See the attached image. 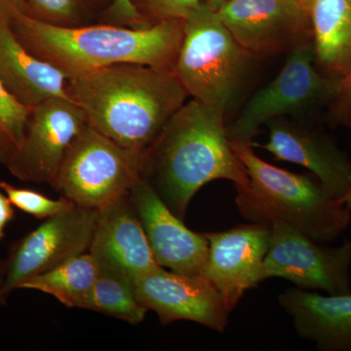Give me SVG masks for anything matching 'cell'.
<instances>
[{
    "instance_id": "1",
    "label": "cell",
    "mask_w": 351,
    "mask_h": 351,
    "mask_svg": "<svg viewBox=\"0 0 351 351\" xmlns=\"http://www.w3.org/2000/svg\"><path fill=\"white\" fill-rule=\"evenodd\" d=\"M68 94L95 130L143 154L189 98L174 71L133 63L69 76Z\"/></svg>"
},
{
    "instance_id": "2",
    "label": "cell",
    "mask_w": 351,
    "mask_h": 351,
    "mask_svg": "<svg viewBox=\"0 0 351 351\" xmlns=\"http://www.w3.org/2000/svg\"><path fill=\"white\" fill-rule=\"evenodd\" d=\"M141 178L182 219L193 196L205 184L228 180L239 191L250 184L233 151L226 117L193 99L171 117L145 152Z\"/></svg>"
},
{
    "instance_id": "3",
    "label": "cell",
    "mask_w": 351,
    "mask_h": 351,
    "mask_svg": "<svg viewBox=\"0 0 351 351\" xmlns=\"http://www.w3.org/2000/svg\"><path fill=\"white\" fill-rule=\"evenodd\" d=\"M20 43L66 77L112 64L133 63L174 71L184 36V20L151 27L58 25L24 12H9Z\"/></svg>"
},
{
    "instance_id": "4",
    "label": "cell",
    "mask_w": 351,
    "mask_h": 351,
    "mask_svg": "<svg viewBox=\"0 0 351 351\" xmlns=\"http://www.w3.org/2000/svg\"><path fill=\"white\" fill-rule=\"evenodd\" d=\"M248 174V188L237 191V208L252 223L282 221L319 243L336 241L351 211L311 173L295 174L263 160L252 144L232 142Z\"/></svg>"
},
{
    "instance_id": "5",
    "label": "cell",
    "mask_w": 351,
    "mask_h": 351,
    "mask_svg": "<svg viewBox=\"0 0 351 351\" xmlns=\"http://www.w3.org/2000/svg\"><path fill=\"white\" fill-rule=\"evenodd\" d=\"M254 61L204 2L184 20L174 73L193 100L226 117Z\"/></svg>"
},
{
    "instance_id": "6",
    "label": "cell",
    "mask_w": 351,
    "mask_h": 351,
    "mask_svg": "<svg viewBox=\"0 0 351 351\" xmlns=\"http://www.w3.org/2000/svg\"><path fill=\"white\" fill-rule=\"evenodd\" d=\"M279 75L254 95L237 119L226 125L232 142L252 144L262 126L279 117L313 119L329 107L339 78L323 73L316 64L313 43L289 53Z\"/></svg>"
},
{
    "instance_id": "7",
    "label": "cell",
    "mask_w": 351,
    "mask_h": 351,
    "mask_svg": "<svg viewBox=\"0 0 351 351\" xmlns=\"http://www.w3.org/2000/svg\"><path fill=\"white\" fill-rule=\"evenodd\" d=\"M144 156L87 124L69 145L52 186L77 206L99 210L128 195Z\"/></svg>"
},
{
    "instance_id": "8",
    "label": "cell",
    "mask_w": 351,
    "mask_h": 351,
    "mask_svg": "<svg viewBox=\"0 0 351 351\" xmlns=\"http://www.w3.org/2000/svg\"><path fill=\"white\" fill-rule=\"evenodd\" d=\"M269 248L263 261V280L283 278L302 290L328 295L351 294V241L327 246L282 221H272Z\"/></svg>"
},
{
    "instance_id": "9",
    "label": "cell",
    "mask_w": 351,
    "mask_h": 351,
    "mask_svg": "<svg viewBox=\"0 0 351 351\" xmlns=\"http://www.w3.org/2000/svg\"><path fill=\"white\" fill-rule=\"evenodd\" d=\"M216 12L255 60L313 43L311 13L298 0H230Z\"/></svg>"
},
{
    "instance_id": "10",
    "label": "cell",
    "mask_w": 351,
    "mask_h": 351,
    "mask_svg": "<svg viewBox=\"0 0 351 351\" xmlns=\"http://www.w3.org/2000/svg\"><path fill=\"white\" fill-rule=\"evenodd\" d=\"M82 108L69 98H52L32 108L24 140L7 164L21 181L52 186L69 145L87 125Z\"/></svg>"
},
{
    "instance_id": "11",
    "label": "cell",
    "mask_w": 351,
    "mask_h": 351,
    "mask_svg": "<svg viewBox=\"0 0 351 351\" xmlns=\"http://www.w3.org/2000/svg\"><path fill=\"white\" fill-rule=\"evenodd\" d=\"M97 211L75 205L46 219L21 240L7 267L3 292L89 251Z\"/></svg>"
},
{
    "instance_id": "12",
    "label": "cell",
    "mask_w": 351,
    "mask_h": 351,
    "mask_svg": "<svg viewBox=\"0 0 351 351\" xmlns=\"http://www.w3.org/2000/svg\"><path fill=\"white\" fill-rule=\"evenodd\" d=\"M136 293L161 324L186 320L219 332L226 331L228 313L223 298L202 276H186L164 267L145 272L134 280Z\"/></svg>"
},
{
    "instance_id": "13",
    "label": "cell",
    "mask_w": 351,
    "mask_h": 351,
    "mask_svg": "<svg viewBox=\"0 0 351 351\" xmlns=\"http://www.w3.org/2000/svg\"><path fill=\"white\" fill-rule=\"evenodd\" d=\"M203 234L209 243V253L202 276L213 284L232 311L247 291L263 281V261L269 248L271 225L253 223Z\"/></svg>"
},
{
    "instance_id": "14",
    "label": "cell",
    "mask_w": 351,
    "mask_h": 351,
    "mask_svg": "<svg viewBox=\"0 0 351 351\" xmlns=\"http://www.w3.org/2000/svg\"><path fill=\"white\" fill-rule=\"evenodd\" d=\"M269 140L258 147L286 161L306 168L332 196L341 199L351 189V159L313 119L279 117L267 124Z\"/></svg>"
},
{
    "instance_id": "15",
    "label": "cell",
    "mask_w": 351,
    "mask_h": 351,
    "mask_svg": "<svg viewBox=\"0 0 351 351\" xmlns=\"http://www.w3.org/2000/svg\"><path fill=\"white\" fill-rule=\"evenodd\" d=\"M128 195L157 265L186 276H202L209 253L204 234L186 228L143 178L134 182Z\"/></svg>"
},
{
    "instance_id": "16",
    "label": "cell",
    "mask_w": 351,
    "mask_h": 351,
    "mask_svg": "<svg viewBox=\"0 0 351 351\" xmlns=\"http://www.w3.org/2000/svg\"><path fill=\"white\" fill-rule=\"evenodd\" d=\"M88 252L99 270L117 272L133 280L159 267L128 195L97 211Z\"/></svg>"
},
{
    "instance_id": "17",
    "label": "cell",
    "mask_w": 351,
    "mask_h": 351,
    "mask_svg": "<svg viewBox=\"0 0 351 351\" xmlns=\"http://www.w3.org/2000/svg\"><path fill=\"white\" fill-rule=\"evenodd\" d=\"M8 13L0 5V82L29 108L52 98H69L66 75L25 49L13 32Z\"/></svg>"
},
{
    "instance_id": "18",
    "label": "cell",
    "mask_w": 351,
    "mask_h": 351,
    "mask_svg": "<svg viewBox=\"0 0 351 351\" xmlns=\"http://www.w3.org/2000/svg\"><path fill=\"white\" fill-rule=\"evenodd\" d=\"M297 334L322 351H351V294L323 295L300 288L279 295Z\"/></svg>"
},
{
    "instance_id": "19",
    "label": "cell",
    "mask_w": 351,
    "mask_h": 351,
    "mask_svg": "<svg viewBox=\"0 0 351 351\" xmlns=\"http://www.w3.org/2000/svg\"><path fill=\"white\" fill-rule=\"evenodd\" d=\"M309 13L316 64L341 80L351 68V0H313Z\"/></svg>"
},
{
    "instance_id": "20",
    "label": "cell",
    "mask_w": 351,
    "mask_h": 351,
    "mask_svg": "<svg viewBox=\"0 0 351 351\" xmlns=\"http://www.w3.org/2000/svg\"><path fill=\"white\" fill-rule=\"evenodd\" d=\"M97 276L98 267L89 252H86L27 279L18 288L40 291L52 295L69 308L86 309Z\"/></svg>"
},
{
    "instance_id": "21",
    "label": "cell",
    "mask_w": 351,
    "mask_h": 351,
    "mask_svg": "<svg viewBox=\"0 0 351 351\" xmlns=\"http://www.w3.org/2000/svg\"><path fill=\"white\" fill-rule=\"evenodd\" d=\"M86 309L137 325L147 308L138 300L133 279L108 270H99Z\"/></svg>"
},
{
    "instance_id": "22",
    "label": "cell",
    "mask_w": 351,
    "mask_h": 351,
    "mask_svg": "<svg viewBox=\"0 0 351 351\" xmlns=\"http://www.w3.org/2000/svg\"><path fill=\"white\" fill-rule=\"evenodd\" d=\"M203 0H114L113 17L132 27H144L166 21L184 20Z\"/></svg>"
},
{
    "instance_id": "23",
    "label": "cell",
    "mask_w": 351,
    "mask_h": 351,
    "mask_svg": "<svg viewBox=\"0 0 351 351\" xmlns=\"http://www.w3.org/2000/svg\"><path fill=\"white\" fill-rule=\"evenodd\" d=\"M31 112L0 82V162L4 165L20 149Z\"/></svg>"
},
{
    "instance_id": "24",
    "label": "cell",
    "mask_w": 351,
    "mask_h": 351,
    "mask_svg": "<svg viewBox=\"0 0 351 351\" xmlns=\"http://www.w3.org/2000/svg\"><path fill=\"white\" fill-rule=\"evenodd\" d=\"M0 189L6 193L14 206L39 219L51 218L75 205L66 198L51 199L32 189H18L6 182H0Z\"/></svg>"
},
{
    "instance_id": "25",
    "label": "cell",
    "mask_w": 351,
    "mask_h": 351,
    "mask_svg": "<svg viewBox=\"0 0 351 351\" xmlns=\"http://www.w3.org/2000/svg\"><path fill=\"white\" fill-rule=\"evenodd\" d=\"M29 15L43 22L58 25H77L80 0H27Z\"/></svg>"
},
{
    "instance_id": "26",
    "label": "cell",
    "mask_w": 351,
    "mask_h": 351,
    "mask_svg": "<svg viewBox=\"0 0 351 351\" xmlns=\"http://www.w3.org/2000/svg\"><path fill=\"white\" fill-rule=\"evenodd\" d=\"M328 112L332 124L351 129V68L339 80L336 94L328 107Z\"/></svg>"
},
{
    "instance_id": "27",
    "label": "cell",
    "mask_w": 351,
    "mask_h": 351,
    "mask_svg": "<svg viewBox=\"0 0 351 351\" xmlns=\"http://www.w3.org/2000/svg\"><path fill=\"white\" fill-rule=\"evenodd\" d=\"M13 218L12 202L9 199L8 196L4 195L2 191H0V241L3 239L6 226Z\"/></svg>"
},
{
    "instance_id": "28",
    "label": "cell",
    "mask_w": 351,
    "mask_h": 351,
    "mask_svg": "<svg viewBox=\"0 0 351 351\" xmlns=\"http://www.w3.org/2000/svg\"><path fill=\"white\" fill-rule=\"evenodd\" d=\"M0 5L9 12H24L29 14L27 0H0Z\"/></svg>"
},
{
    "instance_id": "29",
    "label": "cell",
    "mask_w": 351,
    "mask_h": 351,
    "mask_svg": "<svg viewBox=\"0 0 351 351\" xmlns=\"http://www.w3.org/2000/svg\"><path fill=\"white\" fill-rule=\"evenodd\" d=\"M228 1H230V0H203V2L214 11L218 10L219 7L223 6Z\"/></svg>"
},
{
    "instance_id": "30",
    "label": "cell",
    "mask_w": 351,
    "mask_h": 351,
    "mask_svg": "<svg viewBox=\"0 0 351 351\" xmlns=\"http://www.w3.org/2000/svg\"><path fill=\"white\" fill-rule=\"evenodd\" d=\"M339 200H341V202H343V204H345L346 206L351 211V189L345 196H343V198H341V199Z\"/></svg>"
},
{
    "instance_id": "31",
    "label": "cell",
    "mask_w": 351,
    "mask_h": 351,
    "mask_svg": "<svg viewBox=\"0 0 351 351\" xmlns=\"http://www.w3.org/2000/svg\"><path fill=\"white\" fill-rule=\"evenodd\" d=\"M298 1L301 2L302 5L309 10V9H311V4H313V0H298Z\"/></svg>"
},
{
    "instance_id": "32",
    "label": "cell",
    "mask_w": 351,
    "mask_h": 351,
    "mask_svg": "<svg viewBox=\"0 0 351 351\" xmlns=\"http://www.w3.org/2000/svg\"><path fill=\"white\" fill-rule=\"evenodd\" d=\"M90 1H95V2H97V1H101V0H90Z\"/></svg>"
}]
</instances>
